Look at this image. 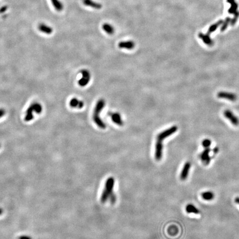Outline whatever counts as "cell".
I'll return each mask as SVG.
<instances>
[{
    "mask_svg": "<svg viewBox=\"0 0 239 239\" xmlns=\"http://www.w3.org/2000/svg\"><path fill=\"white\" fill-rule=\"evenodd\" d=\"M105 105V101L103 99L99 100L96 104L94 111L93 116L94 122L101 129H105L106 127L105 123H104V122L101 120L99 115L101 112L104 108Z\"/></svg>",
    "mask_w": 239,
    "mask_h": 239,
    "instance_id": "obj_1",
    "label": "cell"
},
{
    "mask_svg": "<svg viewBox=\"0 0 239 239\" xmlns=\"http://www.w3.org/2000/svg\"><path fill=\"white\" fill-rule=\"evenodd\" d=\"M115 183V180L113 177L108 178L105 182V188L101 196V201L105 203L108 200L111 194H113V186Z\"/></svg>",
    "mask_w": 239,
    "mask_h": 239,
    "instance_id": "obj_2",
    "label": "cell"
},
{
    "mask_svg": "<svg viewBox=\"0 0 239 239\" xmlns=\"http://www.w3.org/2000/svg\"><path fill=\"white\" fill-rule=\"evenodd\" d=\"M177 130H178V127L177 126H173L171 127V128L162 131L157 135V141L162 142L164 139H166L169 136H171L172 135L174 134L177 131Z\"/></svg>",
    "mask_w": 239,
    "mask_h": 239,
    "instance_id": "obj_3",
    "label": "cell"
},
{
    "mask_svg": "<svg viewBox=\"0 0 239 239\" xmlns=\"http://www.w3.org/2000/svg\"><path fill=\"white\" fill-rule=\"evenodd\" d=\"M82 77L78 81V84L81 87L85 86L88 84L90 80V74L88 70H82L81 71Z\"/></svg>",
    "mask_w": 239,
    "mask_h": 239,
    "instance_id": "obj_4",
    "label": "cell"
},
{
    "mask_svg": "<svg viewBox=\"0 0 239 239\" xmlns=\"http://www.w3.org/2000/svg\"><path fill=\"white\" fill-rule=\"evenodd\" d=\"M224 116L230 121L234 126H238L239 125V119L235 116L234 113L230 110H225L224 113Z\"/></svg>",
    "mask_w": 239,
    "mask_h": 239,
    "instance_id": "obj_5",
    "label": "cell"
},
{
    "mask_svg": "<svg viewBox=\"0 0 239 239\" xmlns=\"http://www.w3.org/2000/svg\"><path fill=\"white\" fill-rule=\"evenodd\" d=\"M163 154V144L162 142L157 141L155 148V159L157 161H160Z\"/></svg>",
    "mask_w": 239,
    "mask_h": 239,
    "instance_id": "obj_6",
    "label": "cell"
},
{
    "mask_svg": "<svg viewBox=\"0 0 239 239\" xmlns=\"http://www.w3.org/2000/svg\"><path fill=\"white\" fill-rule=\"evenodd\" d=\"M108 115L111 117L112 121L118 126L123 125V121L121 117V115L118 113H109Z\"/></svg>",
    "mask_w": 239,
    "mask_h": 239,
    "instance_id": "obj_7",
    "label": "cell"
},
{
    "mask_svg": "<svg viewBox=\"0 0 239 239\" xmlns=\"http://www.w3.org/2000/svg\"><path fill=\"white\" fill-rule=\"evenodd\" d=\"M191 167V164L189 162H187L184 164L183 168L182 169V171L180 174V178L181 180L184 181L187 178Z\"/></svg>",
    "mask_w": 239,
    "mask_h": 239,
    "instance_id": "obj_8",
    "label": "cell"
},
{
    "mask_svg": "<svg viewBox=\"0 0 239 239\" xmlns=\"http://www.w3.org/2000/svg\"><path fill=\"white\" fill-rule=\"evenodd\" d=\"M210 152V149H209V148H206L201 153L200 156L201 161L203 162V163L204 164H205V165L209 164L210 162V160H211V158L209 156Z\"/></svg>",
    "mask_w": 239,
    "mask_h": 239,
    "instance_id": "obj_9",
    "label": "cell"
},
{
    "mask_svg": "<svg viewBox=\"0 0 239 239\" xmlns=\"http://www.w3.org/2000/svg\"><path fill=\"white\" fill-rule=\"evenodd\" d=\"M218 96L219 98L227 99L232 101L237 100V96L235 94L227 92H219V93L218 94Z\"/></svg>",
    "mask_w": 239,
    "mask_h": 239,
    "instance_id": "obj_10",
    "label": "cell"
},
{
    "mask_svg": "<svg viewBox=\"0 0 239 239\" xmlns=\"http://www.w3.org/2000/svg\"><path fill=\"white\" fill-rule=\"evenodd\" d=\"M118 47L121 49H126L128 50H131L135 48V43L132 40L123 41L118 43Z\"/></svg>",
    "mask_w": 239,
    "mask_h": 239,
    "instance_id": "obj_11",
    "label": "cell"
},
{
    "mask_svg": "<svg viewBox=\"0 0 239 239\" xmlns=\"http://www.w3.org/2000/svg\"><path fill=\"white\" fill-rule=\"evenodd\" d=\"M84 5L94 8L96 10H100L103 7V5L100 3L96 2L93 0H83Z\"/></svg>",
    "mask_w": 239,
    "mask_h": 239,
    "instance_id": "obj_12",
    "label": "cell"
},
{
    "mask_svg": "<svg viewBox=\"0 0 239 239\" xmlns=\"http://www.w3.org/2000/svg\"><path fill=\"white\" fill-rule=\"evenodd\" d=\"M69 105L73 108H82L84 106V103L83 101L79 100L76 98H73L70 101Z\"/></svg>",
    "mask_w": 239,
    "mask_h": 239,
    "instance_id": "obj_13",
    "label": "cell"
},
{
    "mask_svg": "<svg viewBox=\"0 0 239 239\" xmlns=\"http://www.w3.org/2000/svg\"><path fill=\"white\" fill-rule=\"evenodd\" d=\"M38 29L42 32L48 34H50L53 32L52 28L50 27L49 26L45 25L44 24H40V25H39V26H38Z\"/></svg>",
    "mask_w": 239,
    "mask_h": 239,
    "instance_id": "obj_14",
    "label": "cell"
},
{
    "mask_svg": "<svg viewBox=\"0 0 239 239\" xmlns=\"http://www.w3.org/2000/svg\"><path fill=\"white\" fill-rule=\"evenodd\" d=\"M186 210L189 214L193 213L195 214H199L200 213L199 210L192 204H188L186 207Z\"/></svg>",
    "mask_w": 239,
    "mask_h": 239,
    "instance_id": "obj_15",
    "label": "cell"
},
{
    "mask_svg": "<svg viewBox=\"0 0 239 239\" xmlns=\"http://www.w3.org/2000/svg\"><path fill=\"white\" fill-rule=\"evenodd\" d=\"M103 29L108 34H113L115 32V29L113 26L108 23H104L103 25Z\"/></svg>",
    "mask_w": 239,
    "mask_h": 239,
    "instance_id": "obj_16",
    "label": "cell"
},
{
    "mask_svg": "<svg viewBox=\"0 0 239 239\" xmlns=\"http://www.w3.org/2000/svg\"><path fill=\"white\" fill-rule=\"evenodd\" d=\"M201 198L205 200H211L214 199V194L211 191H205L201 193Z\"/></svg>",
    "mask_w": 239,
    "mask_h": 239,
    "instance_id": "obj_17",
    "label": "cell"
},
{
    "mask_svg": "<svg viewBox=\"0 0 239 239\" xmlns=\"http://www.w3.org/2000/svg\"><path fill=\"white\" fill-rule=\"evenodd\" d=\"M53 6L55 8L56 10L58 11H61L63 10V4L59 0H51Z\"/></svg>",
    "mask_w": 239,
    "mask_h": 239,
    "instance_id": "obj_18",
    "label": "cell"
},
{
    "mask_svg": "<svg viewBox=\"0 0 239 239\" xmlns=\"http://www.w3.org/2000/svg\"><path fill=\"white\" fill-rule=\"evenodd\" d=\"M33 109L34 111H35L36 113H40L42 111V107L40 105L39 103H33Z\"/></svg>",
    "mask_w": 239,
    "mask_h": 239,
    "instance_id": "obj_19",
    "label": "cell"
},
{
    "mask_svg": "<svg viewBox=\"0 0 239 239\" xmlns=\"http://www.w3.org/2000/svg\"><path fill=\"white\" fill-rule=\"evenodd\" d=\"M211 144V141L210 140L205 139L202 142V146H203L204 148L206 149V148H209Z\"/></svg>",
    "mask_w": 239,
    "mask_h": 239,
    "instance_id": "obj_20",
    "label": "cell"
},
{
    "mask_svg": "<svg viewBox=\"0 0 239 239\" xmlns=\"http://www.w3.org/2000/svg\"><path fill=\"white\" fill-rule=\"evenodd\" d=\"M201 37L203 39V41H204V42L207 44L208 45H211L212 42L209 39L208 37H206V36H205V35H202V36H201Z\"/></svg>",
    "mask_w": 239,
    "mask_h": 239,
    "instance_id": "obj_21",
    "label": "cell"
},
{
    "mask_svg": "<svg viewBox=\"0 0 239 239\" xmlns=\"http://www.w3.org/2000/svg\"><path fill=\"white\" fill-rule=\"evenodd\" d=\"M33 118V113H27L26 116H25V121H30V120H32Z\"/></svg>",
    "mask_w": 239,
    "mask_h": 239,
    "instance_id": "obj_22",
    "label": "cell"
},
{
    "mask_svg": "<svg viewBox=\"0 0 239 239\" xmlns=\"http://www.w3.org/2000/svg\"><path fill=\"white\" fill-rule=\"evenodd\" d=\"M109 198H110V201L112 203H114L116 201V195L113 194V193L111 194V196H110Z\"/></svg>",
    "mask_w": 239,
    "mask_h": 239,
    "instance_id": "obj_23",
    "label": "cell"
},
{
    "mask_svg": "<svg viewBox=\"0 0 239 239\" xmlns=\"http://www.w3.org/2000/svg\"><path fill=\"white\" fill-rule=\"evenodd\" d=\"M7 6H3L2 7L0 8V13H4L7 11Z\"/></svg>",
    "mask_w": 239,
    "mask_h": 239,
    "instance_id": "obj_24",
    "label": "cell"
},
{
    "mask_svg": "<svg viewBox=\"0 0 239 239\" xmlns=\"http://www.w3.org/2000/svg\"><path fill=\"white\" fill-rule=\"evenodd\" d=\"M18 239H32V237H30L29 236H27V235H21L20 237H18Z\"/></svg>",
    "mask_w": 239,
    "mask_h": 239,
    "instance_id": "obj_25",
    "label": "cell"
},
{
    "mask_svg": "<svg viewBox=\"0 0 239 239\" xmlns=\"http://www.w3.org/2000/svg\"><path fill=\"white\" fill-rule=\"evenodd\" d=\"M5 110L3 108H0V118L2 117L5 114Z\"/></svg>",
    "mask_w": 239,
    "mask_h": 239,
    "instance_id": "obj_26",
    "label": "cell"
},
{
    "mask_svg": "<svg viewBox=\"0 0 239 239\" xmlns=\"http://www.w3.org/2000/svg\"><path fill=\"white\" fill-rule=\"evenodd\" d=\"M235 203H236L237 204H239V197H237V198H236L235 199Z\"/></svg>",
    "mask_w": 239,
    "mask_h": 239,
    "instance_id": "obj_27",
    "label": "cell"
},
{
    "mask_svg": "<svg viewBox=\"0 0 239 239\" xmlns=\"http://www.w3.org/2000/svg\"><path fill=\"white\" fill-rule=\"evenodd\" d=\"M218 150H219L218 148L215 147V148L214 149V150H213V152H214V154H217V153H218Z\"/></svg>",
    "mask_w": 239,
    "mask_h": 239,
    "instance_id": "obj_28",
    "label": "cell"
},
{
    "mask_svg": "<svg viewBox=\"0 0 239 239\" xmlns=\"http://www.w3.org/2000/svg\"><path fill=\"white\" fill-rule=\"evenodd\" d=\"M3 211V209L1 208H0V215L2 214Z\"/></svg>",
    "mask_w": 239,
    "mask_h": 239,
    "instance_id": "obj_29",
    "label": "cell"
}]
</instances>
